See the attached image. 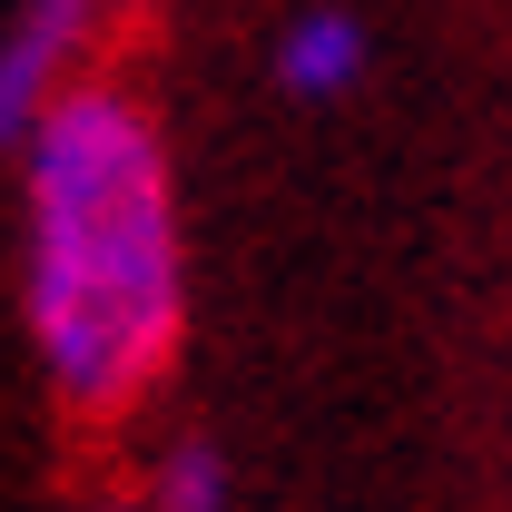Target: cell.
Returning <instances> with one entry per match:
<instances>
[{
    "mask_svg": "<svg viewBox=\"0 0 512 512\" xmlns=\"http://www.w3.org/2000/svg\"><path fill=\"white\" fill-rule=\"evenodd\" d=\"M99 40V0H20L0 30V138H30L69 99V69Z\"/></svg>",
    "mask_w": 512,
    "mask_h": 512,
    "instance_id": "cell-2",
    "label": "cell"
},
{
    "mask_svg": "<svg viewBox=\"0 0 512 512\" xmlns=\"http://www.w3.org/2000/svg\"><path fill=\"white\" fill-rule=\"evenodd\" d=\"M148 512H227V453L217 444H168L148 473Z\"/></svg>",
    "mask_w": 512,
    "mask_h": 512,
    "instance_id": "cell-4",
    "label": "cell"
},
{
    "mask_svg": "<svg viewBox=\"0 0 512 512\" xmlns=\"http://www.w3.org/2000/svg\"><path fill=\"white\" fill-rule=\"evenodd\" d=\"M355 69H365V30H355L345 10H296V20L276 30V79H286L296 99L355 89Z\"/></svg>",
    "mask_w": 512,
    "mask_h": 512,
    "instance_id": "cell-3",
    "label": "cell"
},
{
    "mask_svg": "<svg viewBox=\"0 0 512 512\" xmlns=\"http://www.w3.org/2000/svg\"><path fill=\"white\" fill-rule=\"evenodd\" d=\"M89 512H148V493H138V503H89Z\"/></svg>",
    "mask_w": 512,
    "mask_h": 512,
    "instance_id": "cell-5",
    "label": "cell"
},
{
    "mask_svg": "<svg viewBox=\"0 0 512 512\" xmlns=\"http://www.w3.org/2000/svg\"><path fill=\"white\" fill-rule=\"evenodd\" d=\"M20 148H30V345L69 414H128L178 365L188 335L168 148L119 89H69Z\"/></svg>",
    "mask_w": 512,
    "mask_h": 512,
    "instance_id": "cell-1",
    "label": "cell"
}]
</instances>
